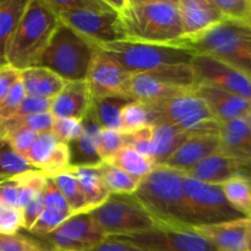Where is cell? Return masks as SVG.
Returning a JSON list of instances; mask_svg holds the SVG:
<instances>
[{
  "label": "cell",
  "instance_id": "obj_24",
  "mask_svg": "<svg viewBox=\"0 0 251 251\" xmlns=\"http://www.w3.org/2000/svg\"><path fill=\"white\" fill-rule=\"evenodd\" d=\"M20 80L27 97L51 100L65 86L60 76L43 66H33L20 71Z\"/></svg>",
  "mask_w": 251,
  "mask_h": 251
},
{
  "label": "cell",
  "instance_id": "obj_53",
  "mask_svg": "<svg viewBox=\"0 0 251 251\" xmlns=\"http://www.w3.org/2000/svg\"><path fill=\"white\" fill-rule=\"evenodd\" d=\"M243 24L244 25H247L248 27H249V28L251 29V11H250V14H249V16L247 17V19H245V21L243 22Z\"/></svg>",
  "mask_w": 251,
  "mask_h": 251
},
{
  "label": "cell",
  "instance_id": "obj_55",
  "mask_svg": "<svg viewBox=\"0 0 251 251\" xmlns=\"http://www.w3.org/2000/svg\"><path fill=\"white\" fill-rule=\"evenodd\" d=\"M250 114H251V100H250Z\"/></svg>",
  "mask_w": 251,
  "mask_h": 251
},
{
  "label": "cell",
  "instance_id": "obj_35",
  "mask_svg": "<svg viewBox=\"0 0 251 251\" xmlns=\"http://www.w3.org/2000/svg\"><path fill=\"white\" fill-rule=\"evenodd\" d=\"M153 125V117L150 107L137 100H130L122 110V134H130L142 127Z\"/></svg>",
  "mask_w": 251,
  "mask_h": 251
},
{
  "label": "cell",
  "instance_id": "obj_48",
  "mask_svg": "<svg viewBox=\"0 0 251 251\" xmlns=\"http://www.w3.org/2000/svg\"><path fill=\"white\" fill-rule=\"evenodd\" d=\"M44 210V203H43V194L39 195L38 198L34 199L33 201L28 203L27 206H25L22 208V229L29 230L32 229V227L34 226V223L37 222L39 217H41L42 212Z\"/></svg>",
  "mask_w": 251,
  "mask_h": 251
},
{
  "label": "cell",
  "instance_id": "obj_18",
  "mask_svg": "<svg viewBox=\"0 0 251 251\" xmlns=\"http://www.w3.org/2000/svg\"><path fill=\"white\" fill-rule=\"evenodd\" d=\"M195 92L200 96L218 123L245 118L250 114V100L211 86H196Z\"/></svg>",
  "mask_w": 251,
  "mask_h": 251
},
{
  "label": "cell",
  "instance_id": "obj_19",
  "mask_svg": "<svg viewBox=\"0 0 251 251\" xmlns=\"http://www.w3.org/2000/svg\"><path fill=\"white\" fill-rule=\"evenodd\" d=\"M250 218H239L194 229L205 237L218 251H247Z\"/></svg>",
  "mask_w": 251,
  "mask_h": 251
},
{
  "label": "cell",
  "instance_id": "obj_26",
  "mask_svg": "<svg viewBox=\"0 0 251 251\" xmlns=\"http://www.w3.org/2000/svg\"><path fill=\"white\" fill-rule=\"evenodd\" d=\"M190 135L173 125L158 123L153 125L152 137V162L154 167L163 166L167 159L180 147Z\"/></svg>",
  "mask_w": 251,
  "mask_h": 251
},
{
  "label": "cell",
  "instance_id": "obj_6",
  "mask_svg": "<svg viewBox=\"0 0 251 251\" xmlns=\"http://www.w3.org/2000/svg\"><path fill=\"white\" fill-rule=\"evenodd\" d=\"M96 48L97 46L59 22L39 66L49 69L66 82L85 81Z\"/></svg>",
  "mask_w": 251,
  "mask_h": 251
},
{
  "label": "cell",
  "instance_id": "obj_9",
  "mask_svg": "<svg viewBox=\"0 0 251 251\" xmlns=\"http://www.w3.org/2000/svg\"><path fill=\"white\" fill-rule=\"evenodd\" d=\"M90 215L107 238L136 234L158 226L134 195L110 194Z\"/></svg>",
  "mask_w": 251,
  "mask_h": 251
},
{
  "label": "cell",
  "instance_id": "obj_2",
  "mask_svg": "<svg viewBox=\"0 0 251 251\" xmlns=\"http://www.w3.org/2000/svg\"><path fill=\"white\" fill-rule=\"evenodd\" d=\"M134 196L158 226L190 228L180 172L154 167L141 179Z\"/></svg>",
  "mask_w": 251,
  "mask_h": 251
},
{
  "label": "cell",
  "instance_id": "obj_8",
  "mask_svg": "<svg viewBox=\"0 0 251 251\" xmlns=\"http://www.w3.org/2000/svg\"><path fill=\"white\" fill-rule=\"evenodd\" d=\"M152 112L153 125H173L189 135H218L220 123L195 90L147 104Z\"/></svg>",
  "mask_w": 251,
  "mask_h": 251
},
{
  "label": "cell",
  "instance_id": "obj_56",
  "mask_svg": "<svg viewBox=\"0 0 251 251\" xmlns=\"http://www.w3.org/2000/svg\"><path fill=\"white\" fill-rule=\"evenodd\" d=\"M249 77H250V80H251V73H250V75H249Z\"/></svg>",
  "mask_w": 251,
  "mask_h": 251
},
{
  "label": "cell",
  "instance_id": "obj_44",
  "mask_svg": "<svg viewBox=\"0 0 251 251\" xmlns=\"http://www.w3.org/2000/svg\"><path fill=\"white\" fill-rule=\"evenodd\" d=\"M43 203L46 210L56 211V212L64 213V215L74 216L68 202L50 178H48L46 189L43 191Z\"/></svg>",
  "mask_w": 251,
  "mask_h": 251
},
{
  "label": "cell",
  "instance_id": "obj_1",
  "mask_svg": "<svg viewBox=\"0 0 251 251\" xmlns=\"http://www.w3.org/2000/svg\"><path fill=\"white\" fill-rule=\"evenodd\" d=\"M113 5L126 41L159 46L183 42L178 0H122Z\"/></svg>",
  "mask_w": 251,
  "mask_h": 251
},
{
  "label": "cell",
  "instance_id": "obj_14",
  "mask_svg": "<svg viewBox=\"0 0 251 251\" xmlns=\"http://www.w3.org/2000/svg\"><path fill=\"white\" fill-rule=\"evenodd\" d=\"M196 86H211L251 100V80L247 74L218 59L195 54L191 60Z\"/></svg>",
  "mask_w": 251,
  "mask_h": 251
},
{
  "label": "cell",
  "instance_id": "obj_47",
  "mask_svg": "<svg viewBox=\"0 0 251 251\" xmlns=\"http://www.w3.org/2000/svg\"><path fill=\"white\" fill-rule=\"evenodd\" d=\"M37 132L32 131V130L28 129H20L16 130V131L11 132L9 136H6L5 139L10 145H11L12 149L16 152H19L20 154L25 157V154L27 153L29 149H31L32 144L36 140Z\"/></svg>",
  "mask_w": 251,
  "mask_h": 251
},
{
  "label": "cell",
  "instance_id": "obj_3",
  "mask_svg": "<svg viewBox=\"0 0 251 251\" xmlns=\"http://www.w3.org/2000/svg\"><path fill=\"white\" fill-rule=\"evenodd\" d=\"M59 20L47 0H28L7 48V64L19 71L39 66Z\"/></svg>",
  "mask_w": 251,
  "mask_h": 251
},
{
  "label": "cell",
  "instance_id": "obj_7",
  "mask_svg": "<svg viewBox=\"0 0 251 251\" xmlns=\"http://www.w3.org/2000/svg\"><path fill=\"white\" fill-rule=\"evenodd\" d=\"M112 56L124 70L132 74L147 73L162 66L191 64L195 56L191 49L181 46H159L122 41L98 46Z\"/></svg>",
  "mask_w": 251,
  "mask_h": 251
},
{
  "label": "cell",
  "instance_id": "obj_40",
  "mask_svg": "<svg viewBox=\"0 0 251 251\" xmlns=\"http://www.w3.org/2000/svg\"><path fill=\"white\" fill-rule=\"evenodd\" d=\"M70 217L71 216L64 215V213L56 212V211L46 210V208H44L41 217L37 220V222L34 223V226L32 227V229L29 230V233L36 235L37 238H43L46 237L47 234L53 232V230H55L58 227H60V226Z\"/></svg>",
  "mask_w": 251,
  "mask_h": 251
},
{
  "label": "cell",
  "instance_id": "obj_16",
  "mask_svg": "<svg viewBox=\"0 0 251 251\" xmlns=\"http://www.w3.org/2000/svg\"><path fill=\"white\" fill-rule=\"evenodd\" d=\"M25 158L33 169L42 172L49 178L71 167L69 145L56 139L51 131L37 135L31 149L25 154Z\"/></svg>",
  "mask_w": 251,
  "mask_h": 251
},
{
  "label": "cell",
  "instance_id": "obj_34",
  "mask_svg": "<svg viewBox=\"0 0 251 251\" xmlns=\"http://www.w3.org/2000/svg\"><path fill=\"white\" fill-rule=\"evenodd\" d=\"M33 167L6 140L0 139V181L32 171Z\"/></svg>",
  "mask_w": 251,
  "mask_h": 251
},
{
  "label": "cell",
  "instance_id": "obj_25",
  "mask_svg": "<svg viewBox=\"0 0 251 251\" xmlns=\"http://www.w3.org/2000/svg\"><path fill=\"white\" fill-rule=\"evenodd\" d=\"M82 134L69 145L71 167L97 166L102 162L98 157L97 146H96V140L98 132L100 131V127L88 115L82 120Z\"/></svg>",
  "mask_w": 251,
  "mask_h": 251
},
{
  "label": "cell",
  "instance_id": "obj_43",
  "mask_svg": "<svg viewBox=\"0 0 251 251\" xmlns=\"http://www.w3.org/2000/svg\"><path fill=\"white\" fill-rule=\"evenodd\" d=\"M25 98H26V92H25L21 80L19 78L14 83L10 92L7 93L4 102L0 105V125L6 122L7 119H10L17 112V109H19V107L21 105L22 100Z\"/></svg>",
  "mask_w": 251,
  "mask_h": 251
},
{
  "label": "cell",
  "instance_id": "obj_36",
  "mask_svg": "<svg viewBox=\"0 0 251 251\" xmlns=\"http://www.w3.org/2000/svg\"><path fill=\"white\" fill-rule=\"evenodd\" d=\"M48 178L49 176L36 169L20 174V180H21V194L19 201L20 210L43 194Z\"/></svg>",
  "mask_w": 251,
  "mask_h": 251
},
{
  "label": "cell",
  "instance_id": "obj_33",
  "mask_svg": "<svg viewBox=\"0 0 251 251\" xmlns=\"http://www.w3.org/2000/svg\"><path fill=\"white\" fill-rule=\"evenodd\" d=\"M228 202L243 217L251 218V183L243 176H235L222 185Z\"/></svg>",
  "mask_w": 251,
  "mask_h": 251
},
{
  "label": "cell",
  "instance_id": "obj_17",
  "mask_svg": "<svg viewBox=\"0 0 251 251\" xmlns=\"http://www.w3.org/2000/svg\"><path fill=\"white\" fill-rule=\"evenodd\" d=\"M178 9L184 36L181 44L226 20L213 0H178Z\"/></svg>",
  "mask_w": 251,
  "mask_h": 251
},
{
  "label": "cell",
  "instance_id": "obj_20",
  "mask_svg": "<svg viewBox=\"0 0 251 251\" xmlns=\"http://www.w3.org/2000/svg\"><path fill=\"white\" fill-rule=\"evenodd\" d=\"M218 135H190L162 167L184 173L218 152Z\"/></svg>",
  "mask_w": 251,
  "mask_h": 251
},
{
  "label": "cell",
  "instance_id": "obj_13",
  "mask_svg": "<svg viewBox=\"0 0 251 251\" xmlns=\"http://www.w3.org/2000/svg\"><path fill=\"white\" fill-rule=\"evenodd\" d=\"M131 76L132 74L124 70L112 56L97 47L85 81L91 98L122 97L131 100Z\"/></svg>",
  "mask_w": 251,
  "mask_h": 251
},
{
  "label": "cell",
  "instance_id": "obj_45",
  "mask_svg": "<svg viewBox=\"0 0 251 251\" xmlns=\"http://www.w3.org/2000/svg\"><path fill=\"white\" fill-rule=\"evenodd\" d=\"M22 229V211L5 206L0 201V234H12Z\"/></svg>",
  "mask_w": 251,
  "mask_h": 251
},
{
  "label": "cell",
  "instance_id": "obj_27",
  "mask_svg": "<svg viewBox=\"0 0 251 251\" xmlns=\"http://www.w3.org/2000/svg\"><path fill=\"white\" fill-rule=\"evenodd\" d=\"M70 168L80 183L83 198L87 203L88 212L102 206L109 199L110 193L105 186L97 167L78 166L70 167Z\"/></svg>",
  "mask_w": 251,
  "mask_h": 251
},
{
  "label": "cell",
  "instance_id": "obj_23",
  "mask_svg": "<svg viewBox=\"0 0 251 251\" xmlns=\"http://www.w3.org/2000/svg\"><path fill=\"white\" fill-rule=\"evenodd\" d=\"M244 164L243 162L216 152L181 174L201 183L222 186L233 176H240Z\"/></svg>",
  "mask_w": 251,
  "mask_h": 251
},
{
  "label": "cell",
  "instance_id": "obj_31",
  "mask_svg": "<svg viewBox=\"0 0 251 251\" xmlns=\"http://www.w3.org/2000/svg\"><path fill=\"white\" fill-rule=\"evenodd\" d=\"M96 167L110 194L134 195L135 191L139 188V184L141 181L140 179L134 178L108 162H100Z\"/></svg>",
  "mask_w": 251,
  "mask_h": 251
},
{
  "label": "cell",
  "instance_id": "obj_58",
  "mask_svg": "<svg viewBox=\"0 0 251 251\" xmlns=\"http://www.w3.org/2000/svg\"><path fill=\"white\" fill-rule=\"evenodd\" d=\"M51 251H58V250H51Z\"/></svg>",
  "mask_w": 251,
  "mask_h": 251
},
{
  "label": "cell",
  "instance_id": "obj_54",
  "mask_svg": "<svg viewBox=\"0 0 251 251\" xmlns=\"http://www.w3.org/2000/svg\"><path fill=\"white\" fill-rule=\"evenodd\" d=\"M245 119H247V120H248V122H249V124L251 125V114H249V115H248V117H245Z\"/></svg>",
  "mask_w": 251,
  "mask_h": 251
},
{
  "label": "cell",
  "instance_id": "obj_30",
  "mask_svg": "<svg viewBox=\"0 0 251 251\" xmlns=\"http://www.w3.org/2000/svg\"><path fill=\"white\" fill-rule=\"evenodd\" d=\"M50 179L55 184L56 188L59 189L61 195L64 196L73 215L88 212L87 203H86L85 198H83L80 183H78L77 178L74 174V172L71 171V168L61 172L56 176H50Z\"/></svg>",
  "mask_w": 251,
  "mask_h": 251
},
{
  "label": "cell",
  "instance_id": "obj_57",
  "mask_svg": "<svg viewBox=\"0 0 251 251\" xmlns=\"http://www.w3.org/2000/svg\"><path fill=\"white\" fill-rule=\"evenodd\" d=\"M250 43H251V37H250Z\"/></svg>",
  "mask_w": 251,
  "mask_h": 251
},
{
  "label": "cell",
  "instance_id": "obj_50",
  "mask_svg": "<svg viewBox=\"0 0 251 251\" xmlns=\"http://www.w3.org/2000/svg\"><path fill=\"white\" fill-rule=\"evenodd\" d=\"M91 251H146L141 248L136 247L134 244L124 242V240L117 239V238L108 237L107 239L103 240L100 244L93 248Z\"/></svg>",
  "mask_w": 251,
  "mask_h": 251
},
{
  "label": "cell",
  "instance_id": "obj_42",
  "mask_svg": "<svg viewBox=\"0 0 251 251\" xmlns=\"http://www.w3.org/2000/svg\"><path fill=\"white\" fill-rule=\"evenodd\" d=\"M152 137H153V125L142 127L130 134H124L125 146H130L141 154L151 159L152 157ZM152 161V159H151Z\"/></svg>",
  "mask_w": 251,
  "mask_h": 251
},
{
  "label": "cell",
  "instance_id": "obj_39",
  "mask_svg": "<svg viewBox=\"0 0 251 251\" xmlns=\"http://www.w3.org/2000/svg\"><path fill=\"white\" fill-rule=\"evenodd\" d=\"M83 131L82 122L66 118H54L51 125V132L56 136V139L66 145H70L75 141Z\"/></svg>",
  "mask_w": 251,
  "mask_h": 251
},
{
  "label": "cell",
  "instance_id": "obj_4",
  "mask_svg": "<svg viewBox=\"0 0 251 251\" xmlns=\"http://www.w3.org/2000/svg\"><path fill=\"white\" fill-rule=\"evenodd\" d=\"M60 22L95 46L126 41L110 0H47Z\"/></svg>",
  "mask_w": 251,
  "mask_h": 251
},
{
  "label": "cell",
  "instance_id": "obj_21",
  "mask_svg": "<svg viewBox=\"0 0 251 251\" xmlns=\"http://www.w3.org/2000/svg\"><path fill=\"white\" fill-rule=\"evenodd\" d=\"M218 152L235 161L251 162V125L245 118L220 123Z\"/></svg>",
  "mask_w": 251,
  "mask_h": 251
},
{
  "label": "cell",
  "instance_id": "obj_37",
  "mask_svg": "<svg viewBox=\"0 0 251 251\" xmlns=\"http://www.w3.org/2000/svg\"><path fill=\"white\" fill-rule=\"evenodd\" d=\"M41 239L27 237L21 233L0 234V251H51Z\"/></svg>",
  "mask_w": 251,
  "mask_h": 251
},
{
  "label": "cell",
  "instance_id": "obj_52",
  "mask_svg": "<svg viewBox=\"0 0 251 251\" xmlns=\"http://www.w3.org/2000/svg\"><path fill=\"white\" fill-rule=\"evenodd\" d=\"M251 220V218H250ZM247 251H251V222H250V229L249 235H248V243H247Z\"/></svg>",
  "mask_w": 251,
  "mask_h": 251
},
{
  "label": "cell",
  "instance_id": "obj_46",
  "mask_svg": "<svg viewBox=\"0 0 251 251\" xmlns=\"http://www.w3.org/2000/svg\"><path fill=\"white\" fill-rule=\"evenodd\" d=\"M20 194H21L20 176L0 181V201L5 206L11 208H19L20 210Z\"/></svg>",
  "mask_w": 251,
  "mask_h": 251
},
{
  "label": "cell",
  "instance_id": "obj_51",
  "mask_svg": "<svg viewBox=\"0 0 251 251\" xmlns=\"http://www.w3.org/2000/svg\"><path fill=\"white\" fill-rule=\"evenodd\" d=\"M240 176H245V178L249 179V181L251 183V162H249V163H245L244 166H243Z\"/></svg>",
  "mask_w": 251,
  "mask_h": 251
},
{
  "label": "cell",
  "instance_id": "obj_49",
  "mask_svg": "<svg viewBox=\"0 0 251 251\" xmlns=\"http://www.w3.org/2000/svg\"><path fill=\"white\" fill-rule=\"evenodd\" d=\"M20 78V71L11 65H5L0 68V105L6 98L14 83Z\"/></svg>",
  "mask_w": 251,
  "mask_h": 251
},
{
  "label": "cell",
  "instance_id": "obj_22",
  "mask_svg": "<svg viewBox=\"0 0 251 251\" xmlns=\"http://www.w3.org/2000/svg\"><path fill=\"white\" fill-rule=\"evenodd\" d=\"M91 95L86 81L66 82L50 103V113L54 118H66L82 122L88 114Z\"/></svg>",
  "mask_w": 251,
  "mask_h": 251
},
{
  "label": "cell",
  "instance_id": "obj_11",
  "mask_svg": "<svg viewBox=\"0 0 251 251\" xmlns=\"http://www.w3.org/2000/svg\"><path fill=\"white\" fill-rule=\"evenodd\" d=\"M181 176L190 228L217 225L243 218V216L228 202L222 186L201 183L183 174Z\"/></svg>",
  "mask_w": 251,
  "mask_h": 251
},
{
  "label": "cell",
  "instance_id": "obj_5",
  "mask_svg": "<svg viewBox=\"0 0 251 251\" xmlns=\"http://www.w3.org/2000/svg\"><path fill=\"white\" fill-rule=\"evenodd\" d=\"M251 29L243 22H220L196 38L186 41L181 47L195 54L212 56L232 65L248 76L251 73Z\"/></svg>",
  "mask_w": 251,
  "mask_h": 251
},
{
  "label": "cell",
  "instance_id": "obj_15",
  "mask_svg": "<svg viewBox=\"0 0 251 251\" xmlns=\"http://www.w3.org/2000/svg\"><path fill=\"white\" fill-rule=\"evenodd\" d=\"M53 250L91 251L107 239L90 212L71 216L60 227L39 238Z\"/></svg>",
  "mask_w": 251,
  "mask_h": 251
},
{
  "label": "cell",
  "instance_id": "obj_29",
  "mask_svg": "<svg viewBox=\"0 0 251 251\" xmlns=\"http://www.w3.org/2000/svg\"><path fill=\"white\" fill-rule=\"evenodd\" d=\"M28 0L0 1V68L7 65V48Z\"/></svg>",
  "mask_w": 251,
  "mask_h": 251
},
{
  "label": "cell",
  "instance_id": "obj_10",
  "mask_svg": "<svg viewBox=\"0 0 251 251\" xmlns=\"http://www.w3.org/2000/svg\"><path fill=\"white\" fill-rule=\"evenodd\" d=\"M195 87V77L190 64H176L132 75L130 95L132 100L152 104L193 91Z\"/></svg>",
  "mask_w": 251,
  "mask_h": 251
},
{
  "label": "cell",
  "instance_id": "obj_38",
  "mask_svg": "<svg viewBox=\"0 0 251 251\" xmlns=\"http://www.w3.org/2000/svg\"><path fill=\"white\" fill-rule=\"evenodd\" d=\"M96 146L100 161L109 162L123 147H125L124 134L113 130L100 129L96 140Z\"/></svg>",
  "mask_w": 251,
  "mask_h": 251
},
{
  "label": "cell",
  "instance_id": "obj_32",
  "mask_svg": "<svg viewBox=\"0 0 251 251\" xmlns=\"http://www.w3.org/2000/svg\"><path fill=\"white\" fill-rule=\"evenodd\" d=\"M108 163L141 180L154 168L153 162L130 146H125Z\"/></svg>",
  "mask_w": 251,
  "mask_h": 251
},
{
  "label": "cell",
  "instance_id": "obj_12",
  "mask_svg": "<svg viewBox=\"0 0 251 251\" xmlns=\"http://www.w3.org/2000/svg\"><path fill=\"white\" fill-rule=\"evenodd\" d=\"M146 251H218L194 228L157 226L153 229L124 237H112Z\"/></svg>",
  "mask_w": 251,
  "mask_h": 251
},
{
  "label": "cell",
  "instance_id": "obj_28",
  "mask_svg": "<svg viewBox=\"0 0 251 251\" xmlns=\"http://www.w3.org/2000/svg\"><path fill=\"white\" fill-rule=\"evenodd\" d=\"M131 100L122 97L91 98L88 117L104 130L119 131L122 127V110Z\"/></svg>",
  "mask_w": 251,
  "mask_h": 251
},
{
  "label": "cell",
  "instance_id": "obj_41",
  "mask_svg": "<svg viewBox=\"0 0 251 251\" xmlns=\"http://www.w3.org/2000/svg\"><path fill=\"white\" fill-rule=\"evenodd\" d=\"M223 17L229 21L244 22L251 11V0H213Z\"/></svg>",
  "mask_w": 251,
  "mask_h": 251
}]
</instances>
